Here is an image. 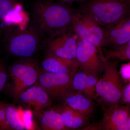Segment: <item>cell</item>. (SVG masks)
I'll use <instances>...</instances> for the list:
<instances>
[{"instance_id":"obj_1","label":"cell","mask_w":130,"mask_h":130,"mask_svg":"<svg viewBox=\"0 0 130 130\" xmlns=\"http://www.w3.org/2000/svg\"><path fill=\"white\" fill-rule=\"evenodd\" d=\"M74 12L66 3L53 1H38L33 7L32 23L43 37L51 38L71 28Z\"/></svg>"},{"instance_id":"obj_2","label":"cell","mask_w":130,"mask_h":130,"mask_svg":"<svg viewBox=\"0 0 130 130\" xmlns=\"http://www.w3.org/2000/svg\"><path fill=\"white\" fill-rule=\"evenodd\" d=\"M3 35L6 50L12 56L21 59H30L43 44V36L35 24L24 29L14 28Z\"/></svg>"},{"instance_id":"obj_3","label":"cell","mask_w":130,"mask_h":130,"mask_svg":"<svg viewBox=\"0 0 130 130\" xmlns=\"http://www.w3.org/2000/svg\"><path fill=\"white\" fill-rule=\"evenodd\" d=\"M78 11L92 17L104 28L129 16L130 0H85Z\"/></svg>"},{"instance_id":"obj_4","label":"cell","mask_w":130,"mask_h":130,"mask_svg":"<svg viewBox=\"0 0 130 130\" xmlns=\"http://www.w3.org/2000/svg\"><path fill=\"white\" fill-rule=\"evenodd\" d=\"M103 74L95 87L96 95L112 106L122 99L123 87L118 69L117 61H104Z\"/></svg>"},{"instance_id":"obj_5","label":"cell","mask_w":130,"mask_h":130,"mask_svg":"<svg viewBox=\"0 0 130 130\" xmlns=\"http://www.w3.org/2000/svg\"><path fill=\"white\" fill-rule=\"evenodd\" d=\"M9 73L12 83L10 93L15 101H19L22 93L36 83L40 72L37 63L30 58L13 63Z\"/></svg>"},{"instance_id":"obj_6","label":"cell","mask_w":130,"mask_h":130,"mask_svg":"<svg viewBox=\"0 0 130 130\" xmlns=\"http://www.w3.org/2000/svg\"><path fill=\"white\" fill-rule=\"evenodd\" d=\"M76 59L79 68L88 74L98 77L103 71L105 58L98 49L86 40L78 37Z\"/></svg>"},{"instance_id":"obj_7","label":"cell","mask_w":130,"mask_h":130,"mask_svg":"<svg viewBox=\"0 0 130 130\" xmlns=\"http://www.w3.org/2000/svg\"><path fill=\"white\" fill-rule=\"evenodd\" d=\"M29 16L17 0H0V27L4 34L14 28L24 29L29 24Z\"/></svg>"},{"instance_id":"obj_8","label":"cell","mask_w":130,"mask_h":130,"mask_svg":"<svg viewBox=\"0 0 130 130\" xmlns=\"http://www.w3.org/2000/svg\"><path fill=\"white\" fill-rule=\"evenodd\" d=\"M39 74L37 82L51 99H63L74 90L72 85L73 74L44 71Z\"/></svg>"},{"instance_id":"obj_9","label":"cell","mask_w":130,"mask_h":130,"mask_svg":"<svg viewBox=\"0 0 130 130\" xmlns=\"http://www.w3.org/2000/svg\"><path fill=\"white\" fill-rule=\"evenodd\" d=\"M78 36L72 27L60 35L46 41L47 55L70 59H76Z\"/></svg>"},{"instance_id":"obj_10","label":"cell","mask_w":130,"mask_h":130,"mask_svg":"<svg viewBox=\"0 0 130 130\" xmlns=\"http://www.w3.org/2000/svg\"><path fill=\"white\" fill-rule=\"evenodd\" d=\"M100 129L106 130H130L129 108L128 106L112 105L105 109Z\"/></svg>"},{"instance_id":"obj_11","label":"cell","mask_w":130,"mask_h":130,"mask_svg":"<svg viewBox=\"0 0 130 130\" xmlns=\"http://www.w3.org/2000/svg\"><path fill=\"white\" fill-rule=\"evenodd\" d=\"M103 29L104 46L116 47L125 44L130 41V16Z\"/></svg>"},{"instance_id":"obj_12","label":"cell","mask_w":130,"mask_h":130,"mask_svg":"<svg viewBox=\"0 0 130 130\" xmlns=\"http://www.w3.org/2000/svg\"><path fill=\"white\" fill-rule=\"evenodd\" d=\"M19 100L38 111L48 107L52 103L51 98L37 81L22 93Z\"/></svg>"},{"instance_id":"obj_13","label":"cell","mask_w":130,"mask_h":130,"mask_svg":"<svg viewBox=\"0 0 130 130\" xmlns=\"http://www.w3.org/2000/svg\"><path fill=\"white\" fill-rule=\"evenodd\" d=\"M44 71L56 73L73 74L79 68L76 59H70L46 55L41 63Z\"/></svg>"},{"instance_id":"obj_14","label":"cell","mask_w":130,"mask_h":130,"mask_svg":"<svg viewBox=\"0 0 130 130\" xmlns=\"http://www.w3.org/2000/svg\"><path fill=\"white\" fill-rule=\"evenodd\" d=\"M62 100L64 101L66 105L87 118L94 111V106L91 99L79 91H73L65 96Z\"/></svg>"},{"instance_id":"obj_15","label":"cell","mask_w":130,"mask_h":130,"mask_svg":"<svg viewBox=\"0 0 130 130\" xmlns=\"http://www.w3.org/2000/svg\"><path fill=\"white\" fill-rule=\"evenodd\" d=\"M98 77L91 75L83 71L76 72L73 76L72 85L74 90L83 93L90 99L96 98L95 87Z\"/></svg>"},{"instance_id":"obj_16","label":"cell","mask_w":130,"mask_h":130,"mask_svg":"<svg viewBox=\"0 0 130 130\" xmlns=\"http://www.w3.org/2000/svg\"><path fill=\"white\" fill-rule=\"evenodd\" d=\"M55 110L60 114L63 123L68 129H78L87 122L88 118L75 111L65 104L60 105Z\"/></svg>"},{"instance_id":"obj_17","label":"cell","mask_w":130,"mask_h":130,"mask_svg":"<svg viewBox=\"0 0 130 130\" xmlns=\"http://www.w3.org/2000/svg\"><path fill=\"white\" fill-rule=\"evenodd\" d=\"M72 27L78 37L86 40L93 44L98 49L102 57L105 58L102 52L103 46L101 40L87 29L77 16L75 11L73 16Z\"/></svg>"},{"instance_id":"obj_18","label":"cell","mask_w":130,"mask_h":130,"mask_svg":"<svg viewBox=\"0 0 130 130\" xmlns=\"http://www.w3.org/2000/svg\"><path fill=\"white\" fill-rule=\"evenodd\" d=\"M41 124L43 130L68 129L63 123L60 114L55 109H50L43 113L41 119Z\"/></svg>"},{"instance_id":"obj_19","label":"cell","mask_w":130,"mask_h":130,"mask_svg":"<svg viewBox=\"0 0 130 130\" xmlns=\"http://www.w3.org/2000/svg\"><path fill=\"white\" fill-rule=\"evenodd\" d=\"M6 119L10 129L23 130L26 129L23 119V114L14 106L5 104Z\"/></svg>"},{"instance_id":"obj_20","label":"cell","mask_w":130,"mask_h":130,"mask_svg":"<svg viewBox=\"0 0 130 130\" xmlns=\"http://www.w3.org/2000/svg\"><path fill=\"white\" fill-rule=\"evenodd\" d=\"M77 16L87 29L97 37L104 46V33L103 28L91 16L78 11L75 12Z\"/></svg>"},{"instance_id":"obj_21","label":"cell","mask_w":130,"mask_h":130,"mask_svg":"<svg viewBox=\"0 0 130 130\" xmlns=\"http://www.w3.org/2000/svg\"><path fill=\"white\" fill-rule=\"evenodd\" d=\"M102 52L105 60L118 59L121 61L130 60V41L125 44L113 47L112 49L102 47Z\"/></svg>"},{"instance_id":"obj_22","label":"cell","mask_w":130,"mask_h":130,"mask_svg":"<svg viewBox=\"0 0 130 130\" xmlns=\"http://www.w3.org/2000/svg\"><path fill=\"white\" fill-rule=\"evenodd\" d=\"M8 73L6 65L0 60V92L5 88L7 84Z\"/></svg>"},{"instance_id":"obj_23","label":"cell","mask_w":130,"mask_h":130,"mask_svg":"<svg viewBox=\"0 0 130 130\" xmlns=\"http://www.w3.org/2000/svg\"><path fill=\"white\" fill-rule=\"evenodd\" d=\"M120 75L126 83H129L130 80V63L123 64L120 67Z\"/></svg>"},{"instance_id":"obj_24","label":"cell","mask_w":130,"mask_h":130,"mask_svg":"<svg viewBox=\"0 0 130 130\" xmlns=\"http://www.w3.org/2000/svg\"><path fill=\"white\" fill-rule=\"evenodd\" d=\"M5 104L0 102V130L10 129L6 119Z\"/></svg>"},{"instance_id":"obj_25","label":"cell","mask_w":130,"mask_h":130,"mask_svg":"<svg viewBox=\"0 0 130 130\" xmlns=\"http://www.w3.org/2000/svg\"><path fill=\"white\" fill-rule=\"evenodd\" d=\"M123 102L125 104H129L130 103V83H128L127 85L123 88L122 92V97Z\"/></svg>"},{"instance_id":"obj_26","label":"cell","mask_w":130,"mask_h":130,"mask_svg":"<svg viewBox=\"0 0 130 130\" xmlns=\"http://www.w3.org/2000/svg\"><path fill=\"white\" fill-rule=\"evenodd\" d=\"M60 2L63 3L69 4L74 2H82L84 1L85 0H58Z\"/></svg>"},{"instance_id":"obj_27","label":"cell","mask_w":130,"mask_h":130,"mask_svg":"<svg viewBox=\"0 0 130 130\" xmlns=\"http://www.w3.org/2000/svg\"><path fill=\"white\" fill-rule=\"evenodd\" d=\"M2 34V31L1 27H0V40H1V37Z\"/></svg>"}]
</instances>
